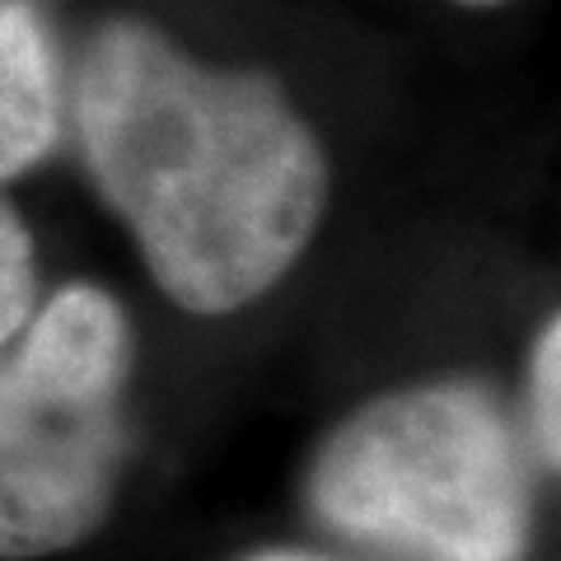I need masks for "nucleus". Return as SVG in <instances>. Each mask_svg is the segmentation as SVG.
<instances>
[{"instance_id":"obj_7","label":"nucleus","mask_w":561,"mask_h":561,"mask_svg":"<svg viewBox=\"0 0 561 561\" xmlns=\"http://www.w3.org/2000/svg\"><path fill=\"white\" fill-rule=\"evenodd\" d=\"M243 561H328V557H313V552H295V548H272V552H253Z\"/></svg>"},{"instance_id":"obj_5","label":"nucleus","mask_w":561,"mask_h":561,"mask_svg":"<svg viewBox=\"0 0 561 561\" xmlns=\"http://www.w3.org/2000/svg\"><path fill=\"white\" fill-rule=\"evenodd\" d=\"M33 295H38V267H33V234L24 216L0 197V346L24 328Z\"/></svg>"},{"instance_id":"obj_2","label":"nucleus","mask_w":561,"mask_h":561,"mask_svg":"<svg viewBox=\"0 0 561 561\" xmlns=\"http://www.w3.org/2000/svg\"><path fill=\"white\" fill-rule=\"evenodd\" d=\"M309 501L332 529L408 561H524L534 486L519 435L478 383H421L351 412Z\"/></svg>"},{"instance_id":"obj_6","label":"nucleus","mask_w":561,"mask_h":561,"mask_svg":"<svg viewBox=\"0 0 561 561\" xmlns=\"http://www.w3.org/2000/svg\"><path fill=\"white\" fill-rule=\"evenodd\" d=\"M557 389H561V323L557 313L542 323L534 342V370H529V412H534V440L542 463L557 468V440H561V412H557Z\"/></svg>"},{"instance_id":"obj_1","label":"nucleus","mask_w":561,"mask_h":561,"mask_svg":"<svg viewBox=\"0 0 561 561\" xmlns=\"http://www.w3.org/2000/svg\"><path fill=\"white\" fill-rule=\"evenodd\" d=\"M76 122L99 192L187 313L253 305L323 220L328 160L290 99L257 70L192 61L140 20L90 38Z\"/></svg>"},{"instance_id":"obj_8","label":"nucleus","mask_w":561,"mask_h":561,"mask_svg":"<svg viewBox=\"0 0 561 561\" xmlns=\"http://www.w3.org/2000/svg\"><path fill=\"white\" fill-rule=\"evenodd\" d=\"M454 5H468V10H491V5H505V0H454Z\"/></svg>"},{"instance_id":"obj_4","label":"nucleus","mask_w":561,"mask_h":561,"mask_svg":"<svg viewBox=\"0 0 561 561\" xmlns=\"http://www.w3.org/2000/svg\"><path fill=\"white\" fill-rule=\"evenodd\" d=\"M61 66L38 0H0V183L57 146Z\"/></svg>"},{"instance_id":"obj_3","label":"nucleus","mask_w":561,"mask_h":561,"mask_svg":"<svg viewBox=\"0 0 561 561\" xmlns=\"http://www.w3.org/2000/svg\"><path fill=\"white\" fill-rule=\"evenodd\" d=\"M127 375V313L99 286L57 290L0 360V561L66 552L108 519Z\"/></svg>"}]
</instances>
